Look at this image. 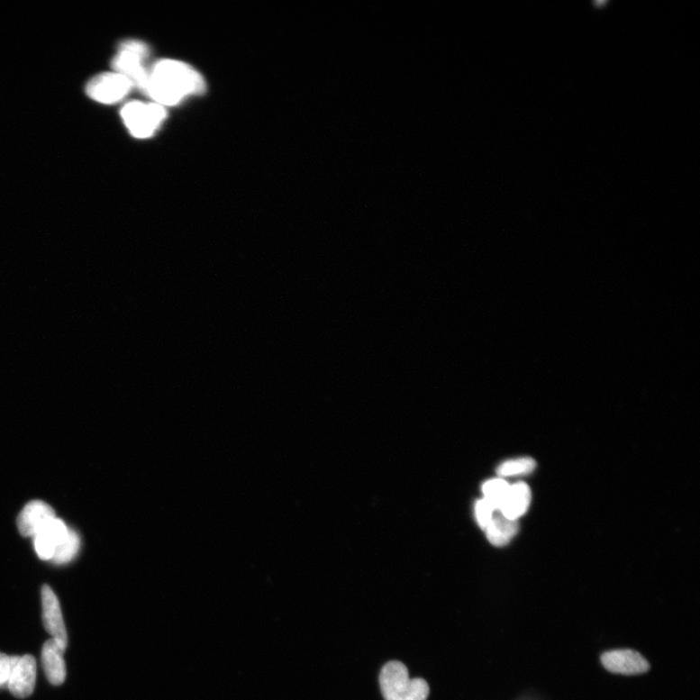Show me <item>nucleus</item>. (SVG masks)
Returning <instances> with one entry per match:
<instances>
[{"instance_id":"obj_2","label":"nucleus","mask_w":700,"mask_h":700,"mask_svg":"<svg viewBox=\"0 0 700 700\" xmlns=\"http://www.w3.org/2000/svg\"><path fill=\"white\" fill-rule=\"evenodd\" d=\"M379 685L386 700H426L430 692L425 680L410 679L408 668L397 660L383 668Z\"/></svg>"},{"instance_id":"obj_4","label":"nucleus","mask_w":700,"mask_h":700,"mask_svg":"<svg viewBox=\"0 0 700 700\" xmlns=\"http://www.w3.org/2000/svg\"><path fill=\"white\" fill-rule=\"evenodd\" d=\"M124 124L136 139H150L161 127L167 118V110L155 103L132 102L121 110Z\"/></svg>"},{"instance_id":"obj_1","label":"nucleus","mask_w":700,"mask_h":700,"mask_svg":"<svg viewBox=\"0 0 700 700\" xmlns=\"http://www.w3.org/2000/svg\"><path fill=\"white\" fill-rule=\"evenodd\" d=\"M206 84L199 71L183 61L161 59L150 68L144 94L155 104L174 106L184 98L202 95Z\"/></svg>"},{"instance_id":"obj_10","label":"nucleus","mask_w":700,"mask_h":700,"mask_svg":"<svg viewBox=\"0 0 700 700\" xmlns=\"http://www.w3.org/2000/svg\"><path fill=\"white\" fill-rule=\"evenodd\" d=\"M606 669L614 673L634 675L649 669L648 661L632 650H616L601 657Z\"/></svg>"},{"instance_id":"obj_6","label":"nucleus","mask_w":700,"mask_h":700,"mask_svg":"<svg viewBox=\"0 0 700 700\" xmlns=\"http://www.w3.org/2000/svg\"><path fill=\"white\" fill-rule=\"evenodd\" d=\"M43 623L45 630L61 648L67 649L68 633L59 599L53 589L45 585L41 589Z\"/></svg>"},{"instance_id":"obj_16","label":"nucleus","mask_w":700,"mask_h":700,"mask_svg":"<svg viewBox=\"0 0 700 700\" xmlns=\"http://www.w3.org/2000/svg\"><path fill=\"white\" fill-rule=\"evenodd\" d=\"M510 486L501 478H495L486 482L483 486L485 499H486L495 510L500 508L505 501Z\"/></svg>"},{"instance_id":"obj_14","label":"nucleus","mask_w":700,"mask_h":700,"mask_svg":"<svg viewBox=\"0 0 700 700\" xmlns=\"http://www.w3.org/2000/svg\"><path fill=\"white\" fill-rule=\"evenodd\" d=\"M80 547V539L75 531L69 530L68 536L55 551L51 559L56 564H66L75 559Z\"/></svg>"},{"instance_id":"obj_12","label":"nucleus","mask_w":700,"mask_h":700,"mask_svg":"<svg viewBox=\"0 0 700 700\" xmlns=\"http://www.w3.org/2000/svg\"><path fill=\"white\" fill-rule=\"evenodd\" d=\"M532 490L524 483L510 486L505 501L499 508L502 515L513 521H518L531 506Z\"/></svg>"},{"instance_id":"obj_15","label":"nucleus","mask_w":700,"mask_h":700,"mask_svg":"<svg viewBox=\"0 0 700 700\" xmlns=\"http://www.w3.org/2000/svg\"><path fill=\"white\" fill-rule=\"evenodd\" d=\"M536 468V462L530 458H523L502 463L497 473L502 477L521 476L532 473Z\"/></svg>"},{"instance_id":"obj_17","label":"nucleus","mask_w":700,"mask_h":700,"mask_svg":"<svg viewBox=\"0 0 700 700\" xmlns=\"http://www.w3.org/2000/svg\"><path fill=\"white\" fill-rule=\"evenodd\" d=\"M495 508L490 505L486 499L478 500L476 505V518L478 525L486 530V526L494 518Z\"/></svg>"},{"instance_id":"obj_11","label":"nucleus","mask_w":700,"mask_h":700,"mask_svg":"<svg viewBox=\"0 0 700 700\" xmlns=\"http://www.w3.org/2000/svg\"><path fill=\"white\" fill-rule=\"evenodd\" d=\"M65 650L52 638L47 641L42 647L43 669L48 681L55 686L64 684L67 677Z\"/></svg>"},{"instance_id":"obj_13","label":"nucleus","mask_w":700,"mask_h":700,"mask_svg":"<svg viewBox=\"0 0 700 700\" xmlns=\"http://www.w3.org/2000/svg\"><path fill=\"white\" fill-rule=\"evenodd\" d=\"M519 522L509 520L505 515H497L486 528L488 541L496 546H505L519 532Z\"/></svg>"},{"instance_id":"obj_9","label":"nucleus","mask_w":700,"mask_h":700,"mask_svg":"<svg viewBox=\"0 0 700 700\" xmlns=\"http://www.w3.org/2000/svg\"><path fill=\"white\" fill-rule=\"evenodd\" d=\"M69 528L59 519L47 523L34 538V548L43 560H51L58 547L68 536Z\"/></svg>"},{"instance_id":"obj_18","label":"nucleus","mask_w":700,"mask_h":700,"mask_svg":"<svg viewBox=\"0 0 700 700\" xmlns=\"http://www.w3.org/2000/svg\"><path fill=\"white\" fill-rule=\"evenodd\" d=\"M19 659V656L10 657L6 654L0 653V689L7 687L11 672L14 670Z\"/></svg>"},{"instance_id":"obj_8","label":"nucleus","mask_w":700,"mask_h":700,"mask_svg":"<svg viewBox=\"0 0 700 700\" xmlns=\"http://www.w3.org/2000/svg\"><path fill=\"white\" fill-rule=\"evenodd\" d=\"M55 518V511L47 503L40 500L32 501L19 515V531L23 536L34 537L47 523Z\"/></svg>"},{"instance_id":"obj_5","label":"nucleus","mask_w":700,"mask_h":700,"mask_svg":"<svg viewBox=\"0 0 700 700\" xmlns=\"http://www.w3.org/2000/svg\"><path fill=\"white\" fill-rule=\"evenodd\" d=\"M129 78L120 73L105 72L92 78L86 86V93L93 101L103 105H114L123 100L132 90Z\"/></svg>"},{"instance_id":"obj_3","label":"nucleus","mask_w":700,"mask_h":700,"mask_svg":"<svg viewBox=\"0 0 700 700\" xmlns=\"http://www.w3.org/2000/svg\"><path fill=\"white\" fill-rule=\"evenodd\" d=\"M150 57V49L146 43L129 40L120 43L118 52L112 61L115 72L131 80L133 87L144 92L149 80L150 68L146 67V61Z\"/></svg>"},{"instance_id":"obj_7","label":"nucleus","mask_w":700,"mask_h":700,"mask_svg":"<svg viewBox=\"0 0 700 700\" xmlns=\"http://www.w3.org/2000/svg\"><path fill=\"white\" fill-rule=\"evenodd\" d=\"M36 660L31 655L20 657L7 683L8 690L18 698L32 695L36 682Z\"/></svg>"}]
</instances>
